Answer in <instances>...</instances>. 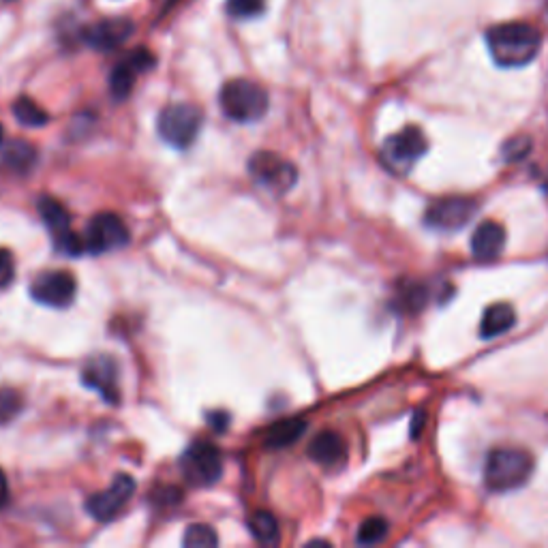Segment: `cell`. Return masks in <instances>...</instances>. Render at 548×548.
Returning a JSON list of instances; mask_svg holds the SVG:
<instances>
[{"label": "cell", "instance_id": "cell-27", "mask_svg": "<svg viewBox=\"0 0 548 548\" xmlns=\"http://www.w3.org/2000/svg\"><path fill=\"white\" fill-rule=\"evenodd\" d=\"M531 148H534L531 137L516 135V137H510V140L504 144V148H501V157H504V161L508 163H519L529 155Z\"/></svg>", "mask_w": 548, "mask_h": 548}, {"label": "cell", "instance_id": "cell-28", "mask_svg": "<svg viewBox=\"0 0 548 548\" xmlns=\"http://www.w3.org/2000/svg\"><path fill=\"white\" fill-rule=\"evenodd\" d=\"M266 9V0H227V11L238 20H251L262 15Z\"/></svg>", "mask_w": 548, "mask_h": 548}, {"label": "cell", "instance_id": "cell-19", "mask_svg": "<svg viewBox=\"0 0 548 548\" xmlns=\"http://www.w3.org/2000/svg\"><path fill=\"white\" fill-rule=\"evenodd\" d=\"M304 431H307V420L285 418V420H279L270 426L266 437H264V444L272 450L289 448V446H294L296 441L304 435Z\"/></svg>", "mask_w": 548, "mask_h": 548}, {"label": "cell", "instance_id": "cell-11", "mask_svg": "<svg viewBox=\"0 0 548 548\" xmlns=\"http://www.w3.org/2000/svg\"><path fill=\"white\" fill-rule=\"evenodd\" d=\"M476 210V200H469V197H444V200L429 206L424 215V223L439 232H456L474 219Z\"/></svg>", "mask_w": 548, "mask_h": 548}, {"label": "cell", "instance_id": "cell-2", "mask_svg": "<svg viewBox=\"0 0 548 548\" xmlns=\"http://www.w3.org/2000/svg\"><path fill=\"white\" fill-rule=\"evenodd\" d=\"M534 459L519 448H497L484 465V484L493 493H508L525 486L534 474Z\"/></svg>", "mask_w": 548, "mask_h": 548}, {"label": "cell", "instance_id": "cell-9", "mask_svg": "<svg viewBox=\"0 0 548 548\" xmlns=\"http://www.w3.org/2000/svg\"><path fill=\"white\" fill-rule=\"evenodd\" d=\"M75 292H78V283H75V277L67 270L41 272L30 283V296H33V300L50 309L71 307Z\"/></svg>", "mask_w": 548, "mask_h": 548}, {"label": "cell", "instance_id": "cell-20", "mask_svg": "<svg viewBox=\"0 0 548 548\" xmlns=\"http://www.w3.org/2000/svg\"><path fill=\"white\" fill-rule=\"evenodd\" d=\"M3 163L15 174H28L37 163V150L28 142L15 140L5 148Z\"/></svg>", "mask_w": 548, "mask_h": 548}, {"label": "cell", "instance_id": "cell-6", "mask_svg": "<svg viewBox=\"0 0 548 548\" xmlns=\"http://www.w3.org/2000/svg\"><path fill=\"white\" fill-rule=\"evenodd\" d=\"M249 174L257 185L272 193L292 191L298 182V170L292 161L283 159L277 152L260 150L249 159Z\"/></svg>", "mask_w": 548, "mask_h": 548}, {"label": "cell", "instance_id": "cell-26", "mask_svg": "<svg viewBox=\"0 0 548 548\" xmlns=\"http://www.w3.org/2000/svg\"><path fill=\"white\" fill-rule=\"evenodd\" d=\"M24 399L18 390L0 388V426L13 422L22 414Z\"/></svg>", "mask_w": 548, "mask_h": 548}, {"label": "cell", "instance_id": "cell-29", "mask_svg": "<svg viewBox=\"0 0 548 548\" xmlns=\"http://www.w3.org/2000/svg\"><path fill=\"white\" fill-rule=\"evenodd\" d=\"M15 277V262L13 255L7 249H0V289L9 287Z\"/></svg>", "mask_w": 548, "mask_h": 548}, {"label": "cell", "instance_id": "cell-31", "mask_svg": "<svg viewBox=\"0 0 548 548\" xmlns=\"http://www.w3.org/2000/svg\"><path fill=\"white\" fill-rule=\"evenodd\" d=\"M7 504H9V482H7L5 471L0 469V510H3Z\"/></svg>", "mask_w": 548, "mask_h": 548}, {"label": "cell", "instance_id": "cell-12", "mask_svg": "<svg viewBox=\"0 0 548 548\" xmlns=\"http://www.w3.org/2000/svg\"><path fill=\"white\" fill-rule=\"evenodd\" d=\"M155 65H157V58L150 50H146V48L133 50L123 60V63H118L110 73V93H112V97L116 101H125L133 93L137 75L144 73V71H150Z\"/></svg>", "mask_w": 548, "mask_h": 548}, {"label": "cell", "instance_id": "cell-24", "mask_svg": "<svg viewBox=\"0 0 548 548\" xmlns=\"http://www.w3.org/2000/svg\"><path fill=\"white\" fill-rule=\"evenodd\" d=\"M217 544H219L217 531L204 523L189 525L185 531V538H182V546L187 548H212Z\"/></svg>", "mask_w": 548, "mask_h": 548}, {"label": "cell", "instance_id": "cell-7", "mask_svg": "<svg viewBox=\"0 0 548 548\" xmlns=\"http://www.w3.org/2000/svg\"><path fill=\"white\" fill-rule=\"evenodd\" d=\"M131 234L127 230L125 221L114 212H99L88 221L84 232V245L86 253L90 255H103L110 251H118L129 245Z\"/></svg>", "mask_w": 548, "mask_h": 548}, {"label": "cell", "instance_id": "cell-5", "mask_svg": "<svg viewBox=\"0 0 548 548\" xmlns=\"http://www.w3.org/2000/svg\"><path fill=\"white\" fill-rule=\"evenodd\" d=\"M180 471L191 486H206L217 484L223 476V454L217 446H212L208 439H197L182 452L180 456Z\"/></svg>", "mask_w": 548, "mask_h": 548}, {"label": "cell", "instance_id": "cell-25", "mask_svg": "<svg viewBox=\"0 0 548 548\" xmlns=\"http://www.w3.org/2000/svg\"><path fill=\"white\" fill-rule=\"evenodd\" d=\"M388 531H390V525L386 519H382V516H371V519H367L358 527V544L362 546L379 544L388 536Z\"/></svg>", "mask_w": 548, "mask_h": 548}, {"label": "cell", "instance_id": "cell-3", "mask_svg": "<svg viewBox=\"0 0 548 548\" xmlns=\"http://www.w3.org/2000/svg\"><path fill=\"white\" fill-rule=\"evenodd\" d=\"M223 114L240 125H249L262 120L268 112V93L251 80L236 78L225 82L219 93Z\"/></svg>", "mask_w": 548, "mask_h": 548}, {"label": "cell", "instance_id": "cell-16", "mask_svg": "<svg viewBox=\"0 0 548 548\" xmlns=\"http://www.w3.org/2000/svg\"><path fill=\"white\" fill-rule=\"evenodd\" d=\"M307 452L317 465L334 467L347 459V444L337 431H322L313 437Z\"/></svg>", "mask_w": 548, "mask_h": 548}, {"label": "cell", "instance_id": "cell-1", "mask_svg": "<svg viewBox=\"0 0 548 548\" xmlns=\"http://www.w3.org/2000/svg\"><path fill=\"white\" fill-rule=\"evenodd\" d=\"M486 48L495 65L504 69H519L529 65L542 48V33L525 22H508L486 30Z\"/></svg>", "mask_w": 548, "mask_h": 548}, {"label": "cell", "instance_id": "cell-22", "mask_svg": "<svg viewBox=\"0 0 548 548\" xmlns=\"http://www.w3.org/2000/svg\"><path fill=\"white\" fill-rule=\"evenodd\" d=\"M13 116L18 118L20 125L30 127V129H39V127H45L50 123V114L30 97H20L13 103Z\"/></svg>", "mask_w": 548, "mask_h": 548}, {"label": "cell", "instance_id": "cell-4", "mask_svg": "<svg viewBox=\"0 0 548 548\" xmlns=\"http://www.w3.org/2000/svg\"><path fill=\"white\" fill-rule=\"evenodd\" d=\"M202 125L204 114L200 108H195L191 103H174L167 105L159 114L157 131L165 144L178 150H187L195 142V137L200 135Z\"/></svg>", "mask_w": 548, "mask_h": 548}, {"label": "cell", "instance_id": "cell-14", "mask_svg": "<svg viewBox=\"0 0 548 548\" xmlns=\"http://www.w3.org/2000/svg\"><path fill=\"white\" fill-rule=\"evenodd\" d=\"M135 33V24L129 18H108L84 28L82 39L97 52H112L127 43Z\"/></svg>", "mask_w": 548, "mask_h": 548}, {"label": "cell", "instance_id": "cell-33", "mask_svg": "<svg viewBox=\"0 0 548 548\" xmlns=\"http://www.w3.org/2000/svg\"><path fill=\"white\" fill-rule=\"evenodd\" d=\"M3 140H5V129L3 125H0V146H3Z\"/></svg>", "mask_w": 548, "mask_h": 548}, {"label": "cell", "instance_id": "cell-32", "mask_svg": "<svg viewBox=\"0 0 548 548\" xmlns=\"http://www.w3.org/2000/svg\"><path fill=\"white\" fill-rule=\"evenodd\" d=\"M426 416L422 414V411H416V416H414V422H411V437L418 439L420 437V431H422V424H424Z\"/></svg>", "mask_w": 548, "mask_h": 548}, {"label": "cell", "instance_id": "cell-34", "mask_svg": "<svg viewBox=\"0 0 548 548\" xmlns=\"http://www.w3.org/2000/svg\"><path fill=\"white\" fill-rule=\"evenodd\" d=\"M546 11H548V0H546Z\"/></svg>", "mask_w": 548, "mask_h": 548}, {"label": "cell", "instance_id": "cell-15", "mask_svg": "<svg viewBox=\"0 0 548 548\" xmlns=\"http://www.w3.org/2000/svg\"><path fill=\"white\" fill-rule=\"evenodd\" d=\"M506 249V230L497 221H484L471 236V253L478 262H495Z\"/></svg>", "mask_w": 548, "mask_h": 548}, {"label": "cell", "instance_id": "cell-17", "mask_svg": "<svg viewBox=\"0 0 548 548\" xmlns=\"http://www.w3.org/2000/svg\"><path fill=\"white\" fill-rule=\"evenodd\" d=\"M514 324H516V311L512 304L497 302L484 311L482 322H480V334L482 339H495L512 330Z\"/></svg>", "mask_w": 548, "mask_h": 548}, {"label": "cell", "instance_id": "cell-18", "mask_svg": "<svg viewBox=\"0 0 548 548\" xmlns=\"http://www.w3.org/2000/svg\"><path fill=\"white\" fill-rule=\"evenodd\" d=\"M37 210H39V217L43 219L45 227H48L50 234L54 236V242L71 232L69 212L63 204H60L58 200H54V197H50V195L39 197Z\"/></svg>", "mask_w": 548, "mask_h": 548}, {"label": "cell", "instance_id": "cell-23", "mask_svg": "<svg viewBox=\"0 0 548 548\" xmlns=\"http://www.w3.org/2000/svg\"><path fill=\"white\" fill-rule=\"evenodd\" d=\"M426 300H429V287L422 283L407 281L405 285L399 287V302H401V307L409 313L422 311Z\"/></svg>", "mask_w": 548, "mask_h": 548}, {"label": "cell", "instance_id": "cell-10", "mask_svg": "<svg viewBox=\"0 0 548 548\" xmlns=\"http://www.w3.org/2000/svg\"><path fill=\"white\" fill-rule=\"evenodd\" d=\"M133 493H135V480L127 474H118L108 489L88 497L86 510L95 521L110 523L120 512H123Z\"/></svg>", "mask_w": 548, "mask_h": 548}, {"label": "cell", "instance_id": "cell-35", "mask_svg": "<svg viewBox=\"0 0 548 548\" xmlns=\"http://www.w3.org/2000/svg\"><path fill=\"white\" fill-rule=\"evenodd\" d=\"M546 187H548V182H546Z\"/></svg>", "mask_w": 548, "mask_h": 548}, {"label": "cell", "instance_id": "cell-21", "mask_svg": "<svg viewBox=\"0 0 548 548\" xmlns=\"http://www.w3.org/2000/svg\"><path fill=\"white\" fill-rule=\"evenodd\" d=\"M249 531L251 536L262 544H274L279 540V521L268 510H257L249 516Z\"/></svg>", "mask_w": 548, "mask_h": 548}, {"label": "cell", "instance_id": "cell-30", "mask_svg": "<svg viewBox=\"0 0 548 548\" xmlns=\"http://www.w3.org/2000/svg\"><path fill=\"white\" fill-rule=\"evenodd\" d=\"M230 416L225 414V411H210L208 414V424L215 429L217 433H223L227 429V424H230Z\"/></svg>", "mask_w": 548, "mask_h": 548}, {"label": "cell", "instance_id": "cell-13", "mask_svg": "<svg viewBox=\"0 0 548 548\" xmlns=\"http://www.w3.org/2000/svg\"><path fill=\"white\" fill-rule=\"evenodd\" d=\"M82 382L86 388L99 392L105 403H118V364L112 356H93L82 369Z\"/></svg>", "mask_w": 548, "mask_h": 548}, {"label": "cell", "instance_id": "cell-8", "mask_svg": "<svg viewBox=\"0 0 548 548\" xmlns=\"http://www.w3.org/2000/svg\"><path fill=\"white\" fill-rule=\"evenodd\" d=\"M429 150V142L420 127H405L403 131L388 137L382 148V161L388 170L403 174Z\"/></svg>", "mask_w": 548, "mask_h": 548}]
</instances>
